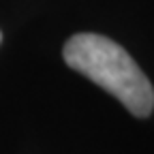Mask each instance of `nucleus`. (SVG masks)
I'll return each mask as SVG.
<instances>
[{"instance_id": "obj_1", "label": "nucleus", "mask_w": 154, "mask_h": 154, "mask_svg": "<svg viewBox=\"0 0 154 154\" xmlns=\"http://www.w3.org/2000/svg\"><path fill=\"white\" fill-rule=\"evenodd\" d=\"M64 62L116 96L133 116L146 118L154 109V88L146 73L116 41L94 32L71 36L62 49Z\"/></svg>"}, {"instance_id": "obj_2", "label": "nucleus", "mask_w": 154, "mask_h": 154, "mask_svg": "<svg viewBox=\"0 0 154 154\" xmlns=\"http://www.w3.org/2000/svg\"><path fill=\"white\" fill-rule=\"evenodd\" d=\"M0 41H2V32H0Z\"/></svg>"}]
</instances>
